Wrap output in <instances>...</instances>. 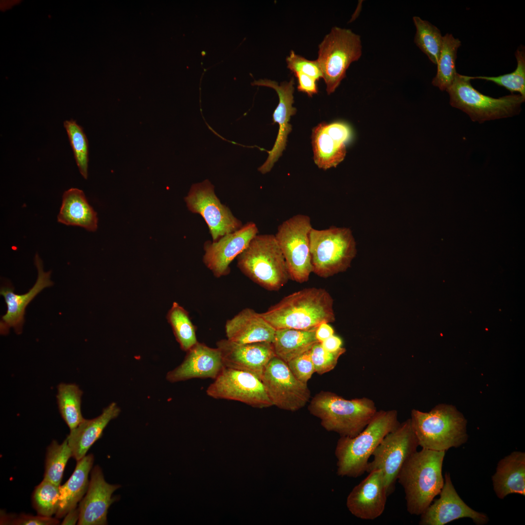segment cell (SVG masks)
<instances>
[{"instance_id": "1", "label": "cell", "mask_w": 525, "mask_h": 525, "mask_svg": "<svg viewBox=\"0 0 525 525\" xmlns=\"http://www.w3.org/2000/svg\"><path fill=\"white\" fill-rule=\"evenodd\" d=\"M261 315L275 330H310L335 320L332 297L316 287L294 292Z\"/></svg>"}, {"instance_id": "2", "label": "cell", "mask_w": 525, "mask_h": 525, "mask_svg": "<svg viewBox=\"0 0 525 525\" xmlns=\"http://www.w3.org/2000/svg\"><path fill=\"white\" fill-rule=\"evenodd\" d=\"M446 451L422 448L404 464L397 477L402 486L408 512L420 515L442 489V464Z\"/></svg>"}, {"instance_id": "3", "label": "cell", "mask_w": 525, "mask_h": 525, "mask_svg": "<svg viewBox=\"0 0 525 525\" xmlns=\"http://www.w3.org/2000/svg\"><path fill=\"white\" fill-rule=\"evenodd\" d=\"M396 410L377 411L354 437H340L334 454L337 475L356 478L366 472L368 459L385 437L399 424Z\"/></svg>"}, {"instance_id": "4", "label": "cell", "mask_w": 525, "mask_h": 525, "mask_svg": "<svg viewBox=\"0 0 525 525\" xmlns=\"http://www.w3.org/2000/svg\"><path fill=\"white\" fill-rule=\"evenodd\" d=\"M308 409L327 431L351 438L365 429L377 411L375 402L369 398L346 400L329 391L315 395Z\"/></svg>"}, {"instance_id": "5", "label": "cell", "mask_w": 525, "mask_h": 525, "mask_svg": "<svg viewBox=\"0 0 525 525\" xmlns=\"http://www.w3.org/2000/svg\"><path fill=\"white\" fill-rule=\"evenodd\" d=\"M410 419L422 448L446 451L468 439L467 420L453 405L439 404L428 412L413 409Z\"/></svg>"}, {"instance_id": "6", "label": "cell", "mask_w": 525, "mask_h": 525, "mask_svg": "<svg viewBox=\"0 0 525 525\" xmlns=\"http://www.w3.org/2000/svg\"><path fill=\"white\" fill-rule=\"evenodd\" d=\"M237 259L242 272L268 290L278 291L290 279L275 235L257 234Z\"/></svg>"}, {"instance_id": "7", "label": "cell", "mask_w": 525, "mask_h": 525, "mask_svg": "<svg viewBox=\"0 0 525 525\" xmlns=\"http://www.w3.org/2000/svg\"><path fill=\"white\" fill-rule=\"evenodd\" d=\"M469 76L456 73L446 91L450 104L479 122L508 118L518 114L525 97L512 94L494 98L480 93L471 85Z\"/></svg>"}, {"instance_id": "8", "label": "cell", "mask_w": 525, "mask_h": 525, "mask_svg": "<svg viewBox=\"0 0 525 525\" xmlns=\"http://www.w3.org/2000/svg\"><path fill=\"white\" fill-rule=\"evenodd\" d=\"M309 239L313 273L321 278L346 271L356 253L355 239L349 228H312Z\"/></svg>"}, {"instance_id": "9", "label": "cell", "mask_w": 525, "mask_h": 525, "mask_svg": "<svg viewBox=\"0 0 525 525\" xmlns=\"http://www.w3.org/2000/svg\"><path fill=\"white\" fill-rule=\"evenodd\" d=\"M362 54L359 35L351 30L332 28L318 45L316 59L330 94L335 91L346 76L350 65L358 61Z\"/></svg>"}, {"instance_id": "10", "label": "cell", "mask_w": 525, "mask_h": 525, "mask_svg": "<svg viewBox=\"0 0 525 525\" xmlns=\"http://www.w3.org/2000/svg\"><path fill=\"white\" fill-rule=\"evenodd\" d=\"M418 440L410 419L387 434L373 452L366 472L381 470L388 496L394 492L398 475L406 461L417 451Z\"/></svg>"}, {"instance_id": "11", "label": "cell", "mask_w": 525, "mask_h": 525, "mask_svg": "<svg viewBox=\"0 0 525 525\" xmlns=\"http://www.w3.org/2000/svg\"><path fill=\"white\" fill-rule=\"evenodd\" d=\"M310 217L298 214L280 225L275 235L286 263L290 279L298 283L313 273L310 251Z\"/></svg>"}, {"instance_id": "12", "label": "cell", "mask_w": 525, "mask_h": 525, "mask_svg": "<svg viewBox=\"0 0 525 525\" xmlns=\"http://www.w3.org/2000/svg\"><path fill=\"white\" fill-rule=\"evenodd\" d=\"M184 200L190 211L203 217L213 242L243 226L229 208L221 202L215 194L214 186L208 179L193 184Z\"/></svg>"}, {"instance_id": "13", "label": "cell", "mask_w": 525, "mask_h": 525, "mask_svg": "<svg viewBox=\"0 0 525 525\" xmlns=\"http://www.w3.org/2000/svg\"><path fill=\"white\" fill-rule=\"evenodd\" d=\"M206 393L214 399L238 401L259 408L273 405L261 379L250 373L225 367Z\"/></svg>"}, {"instance_id": "14", "label": "cell", "mask_w": 525, "mask_h": 525, "mask_svg": "<svg viewBox=\"0 0 525 525\" xmlns=\"http://www.w3.org/2000/svg\"><path fill=\"white\" fill-rule=\"evenodd\" d=\"M262 381L273 405L279 408L295 411L304 407L310 398L307 384L298 380L287 364L277 356L266 366Z\"/></svg>"}, {"instance_id": "15", "label": "cell", "mask_w": 525, "mask_h": 525, "mask_svg": "<svg viewBox=\"0 0 525 525\" xmlns=\"http://www.w3.org/2000/svg\"><path fill=\"white\" fill-rule=\"evenodd\" d=\"M258 233L256 224L249 222L217 241L206 242L204 245V263L217 278L228 274L230 263L247 247Z\"/></svg>"}, {"instance_id": "16", "label": "cell", "mask_w": 525, "mask_h": 525, "mask_svg": "<svg viewBox=\"0 0 525 525\" xmlns=\"http://www.w3.org/2000/svg\"><path fill=\"white\" fill-rule=\"evenodd\" d=\"M444 485L439 498L435 500L420 515V525H444L462 518H471L477 525L489 521L486 514L468 506L460 497L451 481L450 473L444 476Z\"/></svg>"}, {"instance_id": "17", "label": "cell", "mask_w": 525, "mask_h": 525, "mask_svg": "<svg viewBox=\"0 0 525 525\" xmlns=\"http://www.w3.org/2000/svg\"><path fill=\"white\" fill-rule=\"evenodd\" d=\"M295 80L292 77L289 82L284 81L279 85L278 83L269 79L255 80L253 86H264L272 88L277 92L279 102L273 114V123L279 124V129L276 141L272 149L268 151V156L264 163L258 168L262 174L271 171L275 163L281 156L285 149L288 134L291 132L292 125L289 123L290 117L295 115L297 109L293 106L294 103L293 93Z\"/></svg>"}, {"instance_id": "18", "label": "cell", "mask_w": 525, "mask_h": 525, "mask_svg": "<svg viewBox=\"0 0 525 525\" xmlns=\"http://www.w3.org/2000/svg\"><path fill=\"white\" fill-rule=\"evenodd\" d=\"M216 345L225 367L250 373L261 380L266 366L276 356L269 342L240 344L225 339Z\"/></svg>"}, {"instance_id": "19", "label": "cell", "mask_w": 525, "mask_h": 525, "mask_svg": "<svg viewBox=\"0 0 525 525\" xmlns=\"http://www.w3.org/2000/svg\"><path fill=\"white\" fill-rule=\"evenodd\" d=\"M350 126L343 122H321L312 131L315 163L320 169L335 167L346 154V142L350 139Z\"/></svg>"}, {"instance_id": "20", "label": "cell", "mask_w": 525, "mask_h": 525, "mask_svg": "<svg viewBox=\"0 0 525 525\" xmlns=\"http://www.w3.org/2000/svg\"><path fill=\"white\" fill-rule=\"evenodd\" d=\"M388 496L381 470L372 471L348 495L346 506L350 512L363 520H374L384 512Z\"/></svg>"}, {"instance_id": "21", "label": "cell", "mask_w": 525, "mask_h": 525, "mask_svg": "<svg viewBox=\"0 0 525 525\" xmlns=\"http://www.w3.org/2000/svg\"><path fill=\"white\" fill-rule=\"evenodd\" d=\"M121 487L106 482L101 468L97 465L92 470L89 485L85 497L80 501L79 525L107 524L108 508L117 499L113 492Z\"/></svg>"}, {"instance_id": "22", "label": "cell", "mask_w": 525, "mask_h": 525, "mask_svg": "<svg viewBox=\"0 0 525 525\" xmlns=\"http://www.w3.org/2000/svg\"><path fill=\"white\" fill-rule=\"evenodd\" d=\"M35 262L38 271L37 279L28 292L16 294L14 288L10 286L0 288V294L4 297L7 306L6 313L1 316L0 321V332L2 335L8 334L11 328L18 334L21 333L27 306L43 289L53 285L50 280L51 272L43 271L42 262L37 254L35 256Z\"/></svg>"}, {"instance_id": "23", "label": "cell", "mask_w": 525, "mask_h": 525, "mask_svg": "<svg viewBox=\"0 0 525 525\" xmlns=\"http://www.w3.org/2000/svg\"><path fill=\"white\" fill-rule=\"evenodd\" d=\"M183 362L168 372L171 383L193 378L215 379L225 367L219 350L198 342L187 351Z\"/></svg>"}, {"instance_id": "24", "label": "cell", "mask_w": 525, "mask_h": 525, "mask_svg": "<svg viewBox=\"0 0 525 525\" xmlns=\"http://www.w3.org/2000/svg\"><path fill=\"white\" fill-rule=\"evenodd\" d=\"M225 332L227 339L237 343H272L276 330L261 314L245 308L226 322Z\"/></svg>"}, {"instance_id": "25", "label": "cell", "mask_w": 525, "mask_h": 525, "mask_svg": "<svg viewBox=\"0 0 525 525\" xmlns=\"http://www.w3.org/2000/svg\"><path fill=\"white\" fill-rule=\"evenodd\" d=\"M120 409L115 402L104 408L98 417L85 419L74 429L70 431L67 437L72 453V457L78 461L84 457L91 446L103 435L108 423L117 418Z\"/></svg>"}, {"instance_id": "26", "label": "cell", "mask_w": 525, "mask_h": 525, "mask_svg": "<svg viewBox=\"0 0 525 525\" xmlns=\"http://www.w3.org/2000/svg\"><path fill=\"white\" fill-rule=\"evenodd\" d=\"M493 489L501 499L511 493L525 495V453L515 451L501 459L491 477Z\"/></svg>"}, {"instance_id": "27", "label": "cell", "mask_w": 525, "mask_h": 525, "mask_svg": "<svg viewBox=\"0 0 525 525\" xmlns=\"http://www.w3.org/2000/svg\"><path fill=\"white\" fill-rule=\"evenodd\" d=\"M57 221L67 226L82 227L90 231H95L97 228L96 212L88 204L84 192L77 188H71L64 192Z\"/></svg>"}, {"instance_id": "28", "label": "cell", "mask_w": 525, "mask_h": 525, "mask_svg": "<svg viewBox=\"0 0 525 525\" xmlns=\"http://www.w3.org/2000/svg\"><path fill=\"white\" fill-rule=\"evenodd\" d=\"M93 462L92 454L86 455L77 461L74 471L70 478L64 485L60 486L59 507L55 514L56 518L65 517L82 499L88 487V474L92 470Z\"/></svg>"}, {"instance_id": "29", "label": "cell", "mask_w": 525, "mask_h": 525, "mask_svg": "<svg viewBox=\"0 0 525 525\" xmlns=\"http://www.w3.org/2000/svg\"><path fill=\"white\" fill-rule=\"evenodd\" d=\"M316 328L310 330H276L272 343L276 356L287 363L310 350L318 342L315 337Z\"/></svg>"}, {"instance_id": "30", "label": "cell", "mask_w": 525, "mask_h": 525, "mask_svg": "<svg viewBox=\"0 0 525 525\" xmlns=\"http://www.w3.org/2000/svg\"><path fill=\"white\" fill-rule=\"evenodd\" d=\"M461 41L451 34L443 36L442 46L437 63V71L432 84L444 91L452 85L457 73L455 61Z\"/></svg>"}, {"instance_id": "31", "label": "cell", "mask_w": 525, "mask_h": 525, "mask_svg": "<svg viewBox=\"0 0 525 525\" xmlns=\"http://www.w3.org/2000/svg\"><path fill=\"white\" fill-rule=\"evenodd\" d=\"M82 394V391L75 384L61 383L57 386L59 411L70 431L84 420L81 409Z\"/></svg>"}, {"instance_id": "32", "label": "cell", "mask_w": 525, "mask_h": 525, "mask_svg": "<svg viewBox=\"0 0 525 525\" xmlns=\"http://www.w3.org/2000/svg\"><path fill=\"white\" fill-rule=\"evenodd\" d=\"M413 20L416 29L415 43L433 64L437 65L443 42L440 30L419 17H413Z\"/></svg>"}, {"instance_id": "33", "label": "cell", "mask_w": 525, "mask_h": 525, "mask_svg": "<svg viewBox=\"0 0 525 525\" xmlns=\"http://www.w3.org/2000/svg\"><path fill=\"white\" fill-rule=\"evenodd\" d=\"M70 457L72 453L66 438L60 444L53 440L47 449L44 479L60 486Z\"/></svg>"}, {"instance_id": "34", "label": "cell", "mask_w": 525, "mask_h": 525, "mask_svg": "<svg viewBox=\"0 0 525 525\" xmlns=\"http://www.w3.org/2000/svg\"><path fill=\"white\" fill-rule=\"evenodd\" d=\"M167 319L182 350L187 351L198 342L195 327L188 312L177 303H173Z\"/></svg>"}, {"instance_id": "35", "label": "cell", "mask_w": 525, "mask_h": 525, "mask_svg": "<svg viewBox=\"0 0 525 525\" xmlns=\"http://www.w3.org/2000/svg\"><path fill=\"white\" fill-rule=\"evenodd\" d=\"M517 62L516 69L511 73L498 76H469L472 79H482L492 82L503 87L511 92H518L525 97V50L523 46L519 47L515 52Z\"/></svg>"}, {"instance_id": "36", "label": "cell", "mask_w": 525, "mask_h": 525, "mask_svg": "<svg viewBox=\"0 0 525 525\" xmlns=\"http://www.w3.org/2000/svg\"><path fill=\"white\" fill-rule=\"evenodd\" d=\"M60 486L43 479L35 488L32 502L38 515L52 517L56 514L59 507Z\"/></svg>"}, {"instance_id": "37", "label": "cell", "mask_w": 525, "mask_h": 525, "mask_svg": "<svg viewBox=\"0 0 525 525\" xmlns=\"http://www.w3.org/2000/svg\"><path fill=\"white\" fill-rule=\"evenodd\" d=\"M64 126L72 149L79 172L85 179L88 176V145L82 128L73 120L65 121Z\"/></svg>"}, {"instance_id": "38", "label": "cell", "mask_w": 525, "mask_h": 525, "mask_svg": "<svg viewBox=\"0 0 525 525\" xmlns=\"http://www.w3.org/2000/svg\"><path fill=\"white\" fill-rule=\"evenodd\" d=\"M345 351L342 347L336 351L330 352L324 349L320 342L315 344L311 348V357L315 372L321 375L333 369Z\"/></svg>"}, {"instance_id": "39", "label": "cell", "mask_w": 525, "mask_h": 525, "mask_svg": "<svg viewBox=\"0 0 525 525\" xmlns=\"http://www.w3.org/2000/svg\"><path fill=\"white\" fill-rule=\"evenodd\" d=\"M287 68L294 73L302 72L315 78H323L322 71L316 60H310L296 54L293 50L286 59Z\"/></svg>"}, {"instance_id": "40", "label": "cell", "mask_w": 525, "mask_h": 525, "mask_svg": "<svg viewBox=\"0 0 525 525\" xmlns=\"http://www.w3.org/2000/svg\"><path fill=\"white\" fill-rule=\"evenodd\" d=\"M287 364L294 376L305 384H307L315 372L311 357V349L293 358Z\"/></svg>"}, {"instance_id": "41", "label": "cell", "mask_w": 525, "mask_h": 525, "mask_svg": "<svg viewBox=\"0 0 525 525\" xmlns=\"http://www.w3.org/2000/svg\"><path fill=\"white\" fill-rule=\"evenodd\" d=\"M57 518L46 517L39 515L34 516L29 514H6L3 511L0 513V525H55L59 523Z\"/></svg>"}, {"instance_id": "42", "label": "cell", "mask_w": 525, "mask_h": 525, "mask_svg": "<svg viewBox=\"0 0 525 525\" xmlns=\"http://www.w3.org/2000/svg\"><path fill=\"white\" fill-rule=\"evenodd\" d=\"M298 80V89L299 91L307 94L309 97L318 92L317 80L309 75L302 72L294 73Z\"/></svg>"}, {"instance_id": "43", "label": "cell", "mask_w": 525, "mask_h": 525, "mask_svg": "<svg viewBox=\"0 0 525 525\" xmlns=\"http://www.w3.org/2000/svg\"><path fill=\"white\" fill-rule=\"evenodd\" d=\"M334 333L333 328L327 322L320 324L315 330V337L319 342L323 341L332 335Z\"/></svg>"}, {"instance_id": "44", "label": "cell", "mask_w": 525, "mask_h": 525, "mask_svg": "<svg viewBox=\"0 0 525 525\" xmlns=\"http://www.w3.org/2000/svg\"><path fill=\"white\" fill-rule=\"evenodd\" d=\"M321 343L326 350L335 352L342 348V341L339 337L333 334Z\"/></svg>"}, {"instance_id": "45", "label": "cell", "mask_w": 525, "mask_h": 525, "mask_svg": "<svg viewBox=\"0 0 525 525\" xmlns=\"http://www.w3.org/2000/svg\"><path fill=\"white\" fill-rule=\"evenodd\" d=\"M79 509L77 506L71 510H70L67 514L65 516V518L62 521L61 525H75L79 519Z\"/></svg>"}]
</instances>
